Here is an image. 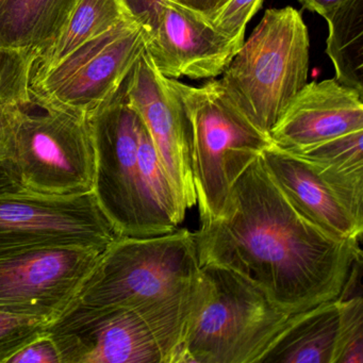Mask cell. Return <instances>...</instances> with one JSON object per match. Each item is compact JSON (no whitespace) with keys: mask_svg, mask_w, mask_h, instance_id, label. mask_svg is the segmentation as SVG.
I'll return each instance as SVG.
<instances>
[{"mask_svg":"<svg viewBox=\"0 0 363 363\" xmlns=\"http://www.w3.org/2000/svg\"><path fill=\"white\" fill-rule=\"evenodd\" d=\"M244 41L220 35L209 21L173 0H164L145 52L165 77L206 79L223 75Z\"/></svg>","mask_w":363,"mask_h":363,"instance_id":"obj_13","label":"cell"},{"mask_svg":"<svg viewBox=\"0 0 363 363\" xmlns=\"http://www.w3.org/2000/svg\"><path fill=\"white\" fill-rule=\"evenodd\" d=\"M101 255L60 246L0 256V310L52 322L77 299Z\"/></svg>","mask_w":363,"mask_h":363,"instance_id":"obj_11","label":"cell"},{"mask_svg":"<svg viewBox=\"0 0 363 363\" xmlns=\"http://www.w3.org/2000/svg\"><path fill=\"white\" fill-rule=\"evenodd\" d=\"M38 56L25 50L0 48V108L35 107L30 82Z\"/></svg>","mask_w":363,"mask_h":363,"instance_id":"obj_20","label":"cell"},{"mask_svg":"<svg viewBox=\"0 0 363 363\" xmlns=\"http://www.w3.org/2000/svg\"><path fill=\"white\" fill-rule=\"evenodd\" d=\"M78 0H0V48L38 57L58 37Z\"/></svg>","mask_w":363,"mask_h":363,"instance_id":"obj_17","label":"cell"},{"mask_svg":"<svg viewBox=\"0 0 363 363\" xmlns=\"http://www.w3.org/2000/svg\"><path fill=\"white\" fill-rule=\"evenodd\" d=\"M291 315L230 269L201 265L175 363H258Z\"/></svg>","mask_w":363,"mask_h":363,"instance_id":"obj_3","label":"cell"},{"mask_svg":"<svg viewBox=\"0 0 363 363\" xmlns=\"http://www.w3.org/2000/svg\"><path fill=\"white\" fill-rule=\"evenodd\" d=\"M261 159L269 176L303 216L335 237L360 241L362 223L307 160L273 143L261 152Z\"/></svg>","mask_w":363,"mask_h":363,"instance_id":"obj_15","label":"cell"},{"mask_svg":"<svg viewBox=\"0 0 363 363\" xmlns=\"http://www.w3.org/2000/svg\"><path fill=\"white\" fill-rule=\"evenodd\" d=\"M310 39L294 8L265 11L220 79L246 118L269 135L307 84Z\"/></svg>","mask_w":363,"mask_h":363,"instance_id":"obj_4","label":"cell"},{"mask_svg":"<svg viewBox=\"0 0 363 363\" xmlns=\"http://www.w3.org/2000/svg\"><path fill=\"white\" fill-rule=\"evenodd\" d=\"M343 299L341 350L337 363H363V301L360 295Z\"/></svg>","mask_w":363,"mask_h":363,"instance_id":"obj_23","label":"cell"},{"mask_svg":"<svg viewBox=\"0 0 363 363\" xmlns=\"http://www.w3.org/2000/svg\"><path fill=\"white\" fill-rule=\"evenodd\" d=\"M178 5L188 8L191 11L199 14L212 23L220 9L228 3L229 0H173Z\"/></svg>","mask_w":363,"mask_h":363,"instance_id":"obj_28","label":"cell"},{"mask_svg":"<svg viewBox=\"0 0 363 363\" xmlns=\"http://www.w3.org/2000/svg\"><path fill=\"white\" fill-rule=\"evenodd\" d=\"M129 105L143 121L161 164L184 209L196 205L192 129L171 78L157 71L144 50L125 82Z\"/></svg>","mask_w":363,"mask_h":363,"instance_id":"obj_12","label":"cell"},{"mask_svg":"<svg viewBox=\"0 0 363 363\" xmlns=\"http://www.w3.org/2000/svg\"><path fill=\"white\" fill-rule=\"evenodd\" d=\"M192 129V169L201 223L220 218L235 180L272 143L220 80L191 86L171 78Z\"/></svg>","mask_w":363,"mask_h":363,"instance_id":"obj_5","label":"cell"},{"mask_svg":"<svg viewBox=\"0 0 363 363\" xmlns=\"http://www.w3.org/2000/svg\"><path fill=\"white\" fill-rule=\"evenodd\" d=\"M164 0H118L129 20L141 27L148 38L156 31Z\"/></svg>","mask_w":363,"mask_h":363,"instance_id":"obj_26","label":"cell"},{"mask_svg":"<svg viewBox=\"0 0 363 363\" xmlns=\"http://www.w3.org/2000/svg\"><path fill=\"white\" fill-rule=\"evenodd\" d=\"M289 152L313 164L337 169H363V130Z\"/></svg>","mask_w":363,"mask_h":363,"instance_id":"obj_21","label":"cell"},{"mask_svg":"<svg viewBox=\"0 0 363 363\" xmlns=\"http://www.w3.org/2000/svg\"><path fill=\"white\" fill-rule=\"evenodd\" d=\"M194 237L201 265L230 269L289 314L341 297L362 259L358 240L326 233L291 203L261 155L235 180L223 216Z\"/></svg>","mask_w":363,"mask_h":363,"instance_id":"obj_1","label":"cell"},{"mask_svg":"<svg viewBox=\"0 0 363 363\" xmlns=\"http://www.w3.org/2000/svg\"><path fill=\"white\" fill-rule=\"evenodd\" d=\"M264 0H229L212 21L218 33L229 39H245L246 26Z\"/></svg>","mask_w":363,"mask_h":363,"instance_id":"obj_25","label":"cell"},{"mask_svg":"<svg viewBox=\"0 0 363 363\" xmlns=\"http://www.w3.org/2000/svg\"><path fill=\"white\" fill-rule=\"evenodd\" d=\"M18 107L12 127V159L26 192L72 197L93 193L94 142L86 116Z\"/></svg>","mask_w":363,"mask_h":363,"instance_id":"obj_7","label":"cell"},{"mask_svg":"<svg viewBox=\"0 0 363 363\" xmlns=\"http://www.w3.org/2000/svg\"><path fill=\"white\" fill-rule=\"evenodd\" d=\"M199 271L194 233L188 229L118 237L103 252L76 301L135 310L154 328L164 363H174Z\"/></svg>","mask_w":363,"mask_h":363,"instance_id":"obj_2","label":"cell"},{"mask_svg":"<svg viewBox=\"0 0 363 363\" xmlns=\"http://www.w3.org/2000/svg\"><path fill=\"white\" fill-rule=\"evenodd\" d=\"M344 0H298V3L308 11L324 16L327 12L339 6Z\"/></svg>","mask_w":363,"mask_h":363,"instance_id":"obj_29","label":"cell"},{"mask_svg":"<svg viewBox=\"0 0 363 363\" xmlns=\"http://www.w3.org/2000/svg\"><path fill=\"white\" fill-rule=\"evenodd\" d=\"M125 82L111 101L88 116L96 156L93 194L118 237L164 235L177 226L146 186L139 154L140 116L129 105Z\"/></svg>","mask_w":363,"mask_h":363,"instance_id":"obj_6","label":"cell"},{"mask_svg":"<svg viewBox=\"0 0 363 363\" xmlns=\"http://www.w3.org/2000/svg\"><path fill=\"white\" fill-rule=\"evenodd\" d=\"M129 20L118 0H78L58 37L38 57L33 72L54 67L86 42Z\"/></svg>","mask_w":363,"mask_h":363,"instance_id":"obj_19","label":"cell"},{"mask_svg":"<svg viewBox=\"0 0 363 363\" xmlns=\"http://www.w3.org/2000/svg\"><path fill=\"white\" fill-rule=\"evenodd\" d=\"M358 130H363V93L333 78L306 84L269 139L278 147L294 150Z\"/></svg>","mask_w":363,"mask_h":363,"instance_id":"obj_14","label":"cell"},{"mask_svg":"<svg viewBox=\"0 0 363 363\" xmlns=\"http://www.w3.org/2000/svg\"><path fill=\"white\" fill-rule=\"evenodd\" d=\"M20 106L0 108V194L24 191L12 159V127Z\"/></svg>","mask_w":363,"mask_h":363,"instance_id":"obj_24","label":"cell"},{"mask_svg":"<svg viewBox=\"0 0 363 363\" xmlns=\"http://www.w3.org/2000/svg\"><path fill=\"white\" fill-rule=\"evenodd\" d=\"M48 324L35 316L0 310V363H7L21 348L45 333Z\"/></svg>","mask_w":363,"mask_h":363,"instance_id":"obj_22","label":"cell"},{"mask_svg":"<svg viewBox=\"0 0 363 363\" xmlns=\"http://www.w3.org/2000/svg\"><path fill=\"white\" fill-rule=\"evenodd\" d=\"M323 18L328 24L326 54L335 79L363 93V0H344Z\"/></svg>","mask_w":363,"mask_h":363,"instance_id":"obj_18","label":"cell"},{"mask_svg":"<svg viewBox=\"0 0 363 363\" xmlns=\"http://www.w3.org/2000/svg\"><path fill=\"white\" fill-rule=\"evenodd\" d=\"M7 363H61L56 344L43 333L16 352Z\"/></svg>","mask_w":363,"mask_h":363,"instance_id":"obj_27","label":"cell"},{"mask_svg":"<svg viewBox=\"0 0 363 363\" xmlns=\"http://www.w3.org/2000/svg\"><path fill=\"white\" fill-rule=\"evenodd\" d=\"M146 41L145 31L126 20L54 67L33 72V105L90 116L116 96L145 50Z\"/></svg>","mask_w":363,"mask_h":363,"instance_id":"obj_8","label":"cell"},{"mask_svg":"<svg viewBox=\"0 0 363 363\" xmlns=\"http://www.w3.org/2000/svg\"><path fill=\"white\" fill-rule=\"evenodd\" d=\"M93 193L72 197L0 194V256L79 246L104 252L116 239Z\"/></svg>","mask_w":363,"mask_h":363,"instance_id":"obj_9","label":"cell"},{"mask_svg":"<svg viewBox=\"0 0 363 363\" xmlns=\"http://www.w3.org/2000/svg\"><path fill=\"white\" fill-rule=\"evenodd\" d=\"M342 326L341 297L293 314L258 363H337Z\"/></svg>","mask_w":363,"mask_h":363,"instance_id":"obj_16","label":"cell"},{"mask_svg":"<svg viewBox=\"0 0 363 363\" xmlns=\"http://www.w3.org/2000/svg\"><path fill=\"white\" fill-rule=\"evenodd\" d=\"M45 333L61 363H164L154 328L129 308L75 301Z\"/></svg>","mask_w":363,"mask_h":363,"instance_id":"obj_10","label":"cell"}]
</instances>
